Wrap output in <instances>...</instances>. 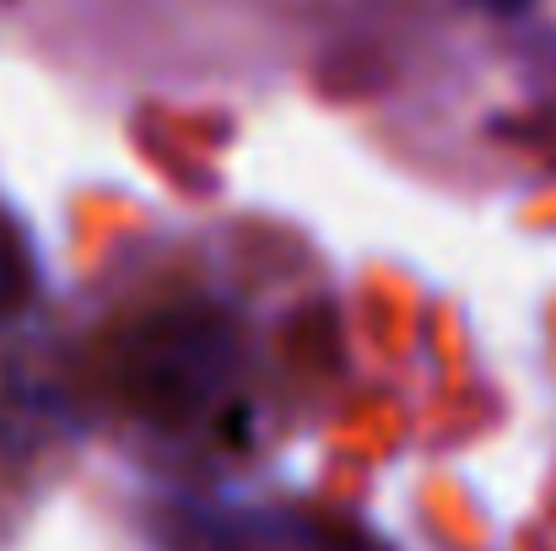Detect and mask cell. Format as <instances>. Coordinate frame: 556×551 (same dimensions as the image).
Segmentation results:
<instances>
[{
  "mask_svg": "<svg viewBox=\"0 0 556 551\" xmlns=\"http://www.w3.org/2000/svg\"><path fill=\"white\" fill-rule=\"evenodd\" d=\"M476 5H486V11H497V16H514V11H530L535 0H476Z\"/></svg>",
  "mask_w": 556,
  "mask_h": 551,
  "instance_id": "cell-3",
  "label": "cell"
},
{
  "mask_svg": "<svg viewBox=\"0 0 556 551\" xmlns=\"http://www.w3.org/2000/svg\"><path fill=\"white\" fill-rule=\"evenodd\" d=\"M232 373V330L216 309L185 303L152 314L119 358V384L130 405L163 427L194 422Z\"/></svg>",
  "mask_w": 556,
  "mask_h": 551,
  "instance_id": "cell-1",
  "label": "cell"
},
{
  "mask_svg": "<svg viewBox=\"0 0 556 551\" xmlns=\"http://www.w3.org/2000/svg\"><path fill=\"white\" fill-rule=\"evenodd\" d=\"M33 298V260H27V243L0 222V325L11 314H22Z\"/></svg>",
  "mask_w": 556,
  "mask_h": 551,
  "instance_id": "cell-2",
  "label": "cell"
}]
</instances>
